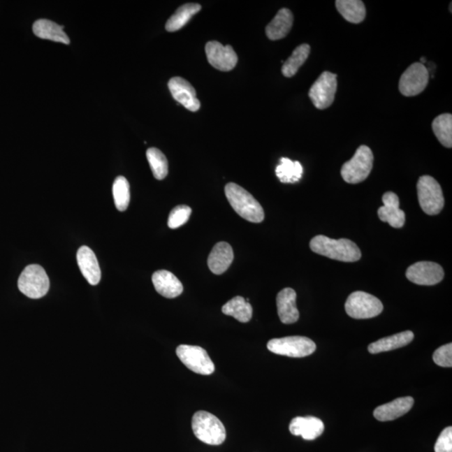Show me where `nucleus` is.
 <instances>
[{
    "label": "nucleus",
    "instance_id": "1",
    "mask_svg": "<svg viewBox=\"0 0 452 452\" xmlns=\"http://www.w3.org/2000/svg\"><path fill=\"white\" fill-rule=\"evenodd\" d=\"M310 248L316 254L344 263H354L361 258L360 249L349 239L335 240L316 235L312 239Z\"/></svg>",
    "mask_w": 452,
    "mask_h": 452
},
{
    "label": "nucleus",
    "instance_id": "2",
    "mask_svg": "<svg viewBox=\"0 0 452 452\" xmlns=\"http://www.w3.org/2000/svg\"><path fill=\"white\" fill-rule=\"evenodd\" d=\"M225 193L232 208L240 217L252 223L263 221V207L246 189L235 183H229L226 185Z\"/></svg>",
    "mask_w": 452,
    "mask_h": 452
},
{
    "label": "nucleus",
    "instance_id": "3",
    "mask_svg": "<svg viewBox=\"0 0 452 452\" xmlns=\"http://www.w3.org/2000/svg\"><path fill=\"white\" fill-rule=\"evenodd\" d=\"M194 435L202 442L211 446L221 445L226 438L225 425L218 418L207 411H197L192 418Z\"/></svg>",
    "mask_w": 452,
    "mask_h": 452
},
{
    "label": "nucleus",
    "instance_id": "4",
    "mask_svg": "<svg viewBox=\"0 0 452 452\" xmlns=\"http://www.w3.org/2000/svg\"><path fill=\"white\" fill-rule=\"evenodd\" d=\"M373 163L374 155L371 150L367 146L362 145L353 157L342 167V178L349 184H360L370 175Z\"/></svg>",
    "mask_w": 452,
    "mask_h": 452
},
{
    "label": "nucleus",
    "instance_id": "5",
    "mask_svg": "<svg viewBox=\"0 0 452 452\" xmlns=\"http://www.w3.org/2000/svg\"><path fill=\"white\" fill-rule=\"evenodd\" d=\"M418 200L425 214L436 215L444 207L445 201L441 185L432 177H421L417 183Z\"/></svg>",
    "mask_w": 452,
    "mask_h": 452
},
{
    "label": "nucleus",
    "instance_id": "6",
    "mask_svg": "<svg viewBox=\"0 0 452 452\" xmlns=\"http://www.w3.org/2000/svg\"><path fill=\"white\" fill-rule=\"evenodd\" d=\"M18 286L21 293L27 297L38 299L43 298L48 293L50 280L43 268L39 265H29L21 273Z\"/></svg>",
    "mask_w": 452,
    "mask_h": 452
},
{
    "label": "nucleus",
    "instance_id": "7",
    "mask_svg": "<svg viewBox=\"0 0 452 452\" xmlns=\"http://www.w3.org/2000/svg\"><path fill=\"white\" fill-rule=\"evenodd\" d=\"M314 341L307 337L291 336L273 339L268 342V349L273 353L291 358L311 356L316 350Z\"/></svg>",
    "mask_w": 452,
    "mask_h": 452
},
{
    "label": "nucleus",
    "instance_id": "8",
    "mask_svg": "<svg viewBox=\"0 0 452 452\" xmlns=\"http://www.w3.org/2000/svg\"><path fill=\"white\" fill-rule=\"evenodd\" d=\"M345 310L356 319H367L379 316L384 310L380 300L365 291H354L345 303Z\"/></svg>",
    "mask_w": 452,
    "mask_h": 452
},
{
    "label": "nucleus",
    "instance_id": "9",
    "mask_svg": "<svg viewBox=\"0 0 452 452\" xmlns=\"http://www.w3.org/2000/svg\"><path fill=\"white\" fill-rule=\"evenodd\" d=\"M176 353L180 361L194 373L210 375L214 372L213 361L208 353L200 346L180 345Z\"/></svg>",
    "mask_w": 452,
    "mask_h": 452
},
{
    "label": "nucleus",
    "instance_id": "10",
    "mask_svg": "<svg viewBox=\"0 0 452 452\" xmlns=\"http://www.w3.org/2000/svg\"><path fill=\"white\" fill-rule=\"evenodd\" d=\"M337 75L324 71L312 86L309 97L314 107L323 110L333 104L337 92Z\"/></svg>",
    "mask_w": 452,
    "mask_h": 452
},
{
    "label": "nucleus",
    "instance_id": "11",
    "mask_svg": "<svg viewBox=\"0 0 452 452\" xmlns=\"http://www.w3.org/2000/svg\"><path fill=\"white\" fill-rule=\"evenodd\" d=\"M429 71L420 62L414 63L401 75L399 89L405 96L419 95L429 83Z\"/></svg>",
    "mask_w": 452,
    "mask_h": 452
},
{
    "label": "nucleus",
    "instance_id": "12",
    "mask_svg": "<svg viewBox=\"0 0 452 452\" xmlns=\"http://www.w3.org/2000/svg\"><path fill=\"white\" fill-rule=\"evenodd\" d=\"M407 277L417 285L433 286L443 280L444 270L432 261H419L407 269Z\"/></svg>",
    "mask_w": 452,
    "mask_h": 452
},
{
    "label": "nucleus",
    "instance_id": "13",
    "mask_svg": "<svg viewBox=\"0 0 452 452\" xmlns=\"http://www.w3.org/2000/svg\"><path fill=\"white\" fill-rule=\"evenodd\" d=\"M205 53L210 64L219 71H230L238 64V54L231 45L210 41L205 45Z\"/></svg>",
    "mask_w": 452,
    "mask_h": 452
},
{
    "label": "nucleus",
    "instance_id": "14",
    "mask_svg": "<svg viewBox=\"0 0 452 452\" xmlns=\"http://www.w3.org/2000/svg\"><path fill=\"white\" fill-rule=\"evenodd\" d=\"M168 86L173 97L189 111L197 112L201 108V101L197 99L196 89L185 79L173 78Z\"/></svg>",
    "mask_w": 452,
    "mask_h": 452
},
{
    "label": "nucleus",
    "instance_id": "15",
    "mask_svg": "<svg viewBox=\"0 0 452 452\" xmlns=\"http://www.w3.org/2000/svg\"><path fill=\"white\" fill-rule=\"evenodd\" d=\"M382 201L384 206L380 207L378 215L380 221L388 223L394 228L403 227L405 222V214L400 209V200L398 196L393 192L384 194Z\"/></svg>",
    "mask_w": 452,
    "mask_h": 452
},
{
    "label": "nucleus",
    "instance_id": "16",
    "mask_svg": "<svg viewBox=\"0 0 452 452\" xmlns=\"http://www.w3.org/2000/svg\"><path fill=\"white\" fill-rule=\"evenodd\" d=\"M290 432L296 437H302L304 440H315L323 434L324 424L314 416L296 417L289 425Z\"/></svg>",
    "mask_w": 452,
    "mask_h": 452
},
{
    "label": "nucleus",
    "instance_id": "17",
    "mask_svg": "<svg viewBox=\"0 0 452 452\" xmlns=\"http://www.w3.org/2000/svg\"><path fill=\"white\" fill-rule=\"evenodd\" d=\"M414 401L415 400L411 396L401 397V398L376 408L374 416L379 421H391L398 419L411 411Z\"/></svg>",
    "mask_w": 452,
    "mask_h": 452
},
{
    "label": "nucleus",
    "instance_id": "18",
    "mask_svg": "<svg viewBox=\"0 0 452 452\" xmlns=\"http://www.w3.org/2000/svg\"><path fill=\"white\" fill-rule=\"evenodd\" d=\"M296 299H297V293L290 287H286L278 293L277 312L282 323L291 324L298 322L299 311L296 305Z\"/></svg>",
    "mask_w": 452,
    "mask_h": 452
},
{
    "label": "nucleus",
    "instance_id": "19",
    "mask_svg": "<svg viewBox=\"0 0 452 452\" xmlns=\"http://www.w3.org/2000/svg\"><path fill=\"white\" fill-rule=\"evenodd\" d=\"M155 290L166 298H175L183 293L184 286L174 274L161 270L154 273L152 277Z\"/></svg>",
    "mask_w": 452,
    "mask_h": 452
},
{
    "label": "nucleus",
    "instance_id": "20",
    "mask_svg": "<svg viewBox=\"0 0 452 452\" xmlns=\"http://www.w3.org/2000/svg\"><path fill=\"white\" fill-rule=\"evenodd\" d=\"M78 263L83 277L92 286L99 284L101 280V269L99 261L92 249L86 246L79 249L77 255Z\"/></svg>",
    "mask_w": 452,
    "mask_h": 452
},
{
    "label": "nucleus",
    "instance_id": "21",
    "mask_svg": "<svg viewBox=\"0 0 452 452\" xmlns=\"http://www.w3.org/2000/svg\"><path fill=\"white\" fill-rule=\"evenodd\" d=\"M234 260V252L230 244L219 242L212 249L208 258V265L215 275L226 272Z\"/></svg>",
    "mask_w": 452,
    "mask_h": 452
},
{
    "label": "nucleus",
    "instance_id": "22",
    "mask_svg": "<svg viewBox=\"0 0 452 452\" xmlns=\"http://www.w3.org/2000/svg\"><path fill=\"white\" fill-rule=\"evenodd\" d=\"M293 24V13L289 8H282L265 28V34L270 40H281L289 35Z\"/></svg>",
    "mask_w": 452,
    "mask_h": 452
},
{
    "label": "nucleus",
    "instance_id": "23",
    "mask_svg": "<svg viewBox=\"0 0 452 452\" xmlns=\"http://www.w3.org/2000/svg\"><path fill=\"white\" fill-rule=\"evenodd\" d=\"M33 32L41 39L70 44L68 36L64 31V27L49 20H39L33 24Z\"/></svg>",
    "mask_w": 452,
    "mask_h": 452
},
{
    "label": "nucleus",
    "instance_id": "24",
    "mask_svg": "<svg viewBox=\"0 0 452 452\" xmlns=\"http://www.w3.org/2000/svg\"><path fill=\"white\" fill-rule=\"evenodd\" d=\"M413 340L414 333L411 331L399 333L372 343L367 347V350L372 354L391 351V350L404 347L411 344Z\"/></svg>",
    "mask_w": 452,
    "mask_h": 452
},
{
    "label": "nucleus",
    "instance_id": "25",
    "mask_svg": "<svg viewBox=\"0 0 452 452\" xmlns=\"http://www.w3.org/2000/svg\"><path fill=\"white\" fill-rule=\"evenodd\" d=\"M337 11L344 18L353 24H360L365 20L366 8L360 0H337Z\"/></svg>",
    "mask_w": 452,
    "mask_h": 452
},
{
    "label": "nucleus",
    "instance_id": "26",
    "mask_svg": "<svg viewBox=\"0 0 452 452\" xmlns=\"http://www.w3.org/2000/svg\"><path fill=\"white\" fill-rule=\"evenodd\" d=\"M201 6L198 3H185L176 10L170 19L167 21L166 28L168 32L180 31L189 21L193 18L194 15L200 12Z\"/></svg>",
    "mask_w": 452,
    "mask_h": 452
},
{
    "label": "nucleus",
    "instance_id": "27",
    "mask_svg": "<svg viewBox=\"0 0 452 452\" xmlns=\"http://www.w3.org/2000/svg\"><path fill=\"white\" fill-rule=\"evenodd\" d=\"M222 312L233 316L240 323H248L252 318L253 309L250 302L242 297H235L222 307Z\"/></svg>",
    "mask_w": 452,
    "mask_h": 452
},
{
    "label": "nucleus",
    "instance_id": "28",
    "mask_svg": "<svg viewBox=\"0 0 452 452\" xmlns=\"http://www.w3.org/2000/svg\"><path fill=\"white\" fill-rule=\"evenodd\" d=\"M302 164L287 158H282L280 164L276 168L277 178L284 184L297 183L302 179Z\"/></svg>",
    "mask_w": 452,
    "mask_h": 452
},
{
    "label": "nucleus",
    "instance_id": "29",
    "mask_svg": "<svg viewBox=\"0 0 452 452\" xmlns=\"http://www.w3.org/2000/svg\"><path fill=\"white\" fill-rule=\"evenodd\" d=\"M311 48L309 45L302 44L293 50L291 56L287 59L282 66V73L286 78L293 77L297 74L300 67L309 57Z\"/></svg>",
    "mask_w": 452,
    "mask_h": 452
},
{
    "label": "nucleus",
    "instance_id": "30",
    "mask_svg": "<svg viewBox=\"0 0 452 452\" xmlns=\"http://www.w3.org/2000/svg\"><path fill=\"white\" fill-rule=\"evenodd\" d=\"M432 129L439 142L446 147H452V115L450 113L442 114L435 118Z\"/></svg>",
    "mask_w": 452,
    "mask_h": 452
},
{
    "label": "nucleus",
    "instance_id": "31",
    "mask_svg": "<svg viewBox=\"0 0 452 452\" xmlns=\"http://www.w3.org/2000/svg\"><path fill=\"white\" fill-rule=\"evenodd\" d=\"M146 155L154 178L159 180L166 179L168 173V163L166 155L156 147L147 150Z\"/></svg>",
    "mask_w": 452,
    "mask_h": 452
},
{
    "label": "nucleus",
    "instance_id": "32",
    "mask_svg": "<svg viewBox=\"0 0 452 452\" xmlns=\"http://www.w3.org/2000/svg\"><path fill=\"white\" fill-rule=\"evenodd\" d=\"M112 194L117 209L119 211L128 209L130 202V185L124 176L117 177L114 181Z\"/></svg>",
    "mask_w": 452,
    "mask_h": 452
},
{
    "label": "nucleus",
    "instance_id": "33",
    "mask_svg": "<svg viewBox=\"0 0 452 452\" xmlns=\"http://www.w3.org/2000/svg\"><path fill=\"white\" fill-rule=\"evenodd\" d=\"M192 210L187 205H178L173 209L168 217V226L170 229H177L187 223Z\"/></svg>",
    "mask_w": 452,
    "mask_h": 452
},
{
    "label": "nucleus",
    "instance_id": "34",
    "mask_svg": "<svg viewBox=\"0 0 452 452\" xmlns=\"http://www.w3.org/2000/svg\"><path fill=\"white\" fill-rule=\"evenodd\" d=\"M433 360L439 366L451 367L452 366V344L443 345L437 349L433 354Z\"/></svg>",
    "mask_w": 452,
    "mask_h": 452
},
{
    "label": "nucleus",
    "instance_id": "35",
    "mask_svg": "<svg viewBox=\"0 0 452 452\" xmlns=\"http://www.w3.org/2000/svg\"><path fill=\"white\" fill-rule=\"evenodd\" d=\"M435 452H452V428H446L439 436Z\"/></svg>",
    "mask_w": 452,
    "mask_h": 452
},
{
    "label": "nucleus",
    "instance_id": "36",
    "mask_svg": "<svg viewBox=\"0 0 452 452\" xmlns=\"http://www.w3.org/2000/svg\"><path fill=\"white\" fill-rule=\"evenodd\" d=\"M425 61H426V60H425V59L424 57L421 58V62L420 63H421V64L424 65Z\"/></svg>",
    "mask_w": 452,
    "mask_h": 452
}]
</instances>
